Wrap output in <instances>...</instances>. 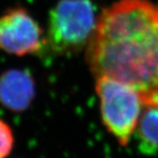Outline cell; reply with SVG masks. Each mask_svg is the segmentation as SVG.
<instances>
[{
    "label": "cell",
    "mask_w": 158,
    "mask_h": 158,
    "mask_svg": "<svg viewBox=\"0 0 158 158\" xmlns=\"http://www.w3.org/2000/svg\"><path fill=\"white\" fill-rule=\"evenodd\" d=\"M96 78L122 83L147 107H158V8L148 0H119L98 14L86 47Z\"/></svg>",
    "instance_id": "obj_1"
},
{
    "label": "cell",
    "mask_w": 158,
    "mask_h": 158,
    "mask_svg": "<svg viewBox=\"0 0 158 158\" xmlns=\"http://www.w3.org/2000/svg\"><path fill=\"white\" fill-rule=\"evenodd\" d=\"M90 0H59L50 10L46 41L58 55H73L87 47L97 25Z\"/></svg>",
    "instance_id": "obj_2"
},
{
    "label": "cell",
    "mask_w": 158,
    "mask_h": 158,
    "mask_svg": "<svg viewBox=\"0 0 158 158\" xmlns=\"http://www.w3.org/2000/svg\"><path fill=\"white\" fill-rule=\"evenodd\" d=\"M103 125L121 146H127L137 127L141 100L128 86L108 77L96 78Z\"/></svg>",
    "instance_id": "obj_3"
},
{
    "label": "cell",
    "mask_w": 158,
    "mask_h": 158,
    "mask_svg": "<svg viewBox=\"0 0 158 158\" xmlns=\"http://www.w3.org/2000/svg\"><path fill=\"white\" fill-rule=\"evenodd\" d=\"M45 43L43 29L24 8H11L0 16V50L24 56L39 52Z\"/></svg>",
    "instance_id": "obj_4"
},
{
    "label": "cell",
    "mask_w": 158,
    "mask_h": 158,
    "mask_svg": "<svg viewBox=\"0 0 158 158\" xmlns=\"http://www.w3.org/2000/svg\"><path fill=\"white\" fill-rule=\"evenodd\" d=\"M35 96V82L27 70L11 69L0 75V103L13 111H23Z\"/></svg>",
    "instance_id": "obj_5"
},
{
    "label": "cell",
    "mask_w": 158,
    "mask_h": 158,
    "mask_svg": "<svg viewBox=\"0 0 158 158\" xmlns=\"http://www.w3.org/2000/svg\"><path fill=\"white\" fill-rule=\"evenodd\" d=\"M139 151L147 155L158 153V107H147L136 127Z\"/></svg>",
    "instance_id": "obj_6"
},
{
    "label": "cell",
    "mask_w": 158,
    "mask_h": 158,
    "mask_svg": "<svg viewBox=\"0 0 158 158\" xmlns=\"http://www.w3.org/2000/svg\"><path fill=\"white\" fill-rule=\"evenodd\" d=\"M14 145V136L10 127L0 119V158L10 155Z\"/></svg>",
    "instance_id": "obj_7"
}]
</instances>
